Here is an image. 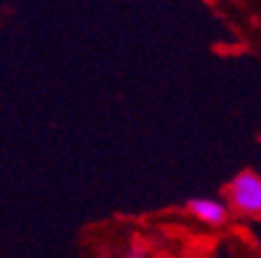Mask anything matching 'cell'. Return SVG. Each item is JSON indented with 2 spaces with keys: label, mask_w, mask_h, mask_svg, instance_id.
<instances>
[{
  "label": "cell",
  "mask_w": 261,
  "mask_h": 258,
  "mask_svg": "<svg viewBox=\"0 0 261 258\" xmlns=\"http://www.w3.org/2000/svg\"><path fill=\"white\" fill-rule=\"evenodd\" d=\"M228 203L238 214L261 216V177L254 172H240L228 186Z\"/></svg>",
  "instance_id": "cell-1"
},
{
  "label": "cell",
  "mask_w": 261,
  "mask_h": 258,
  "mask_svg": "<svg viewBox=\"0 0 261 258\" xmlns=\"http://www.w3.org/2000/svg\"><path fill=\"white\" fill-rule=\"evenodd\" d=\"M189 212L198 221L207 223V226H224L228 219V210L224 203H217L212 198H191L189 200Z\"/></svg>",
  "instance_id": "cell-2"
}]
</instances>
